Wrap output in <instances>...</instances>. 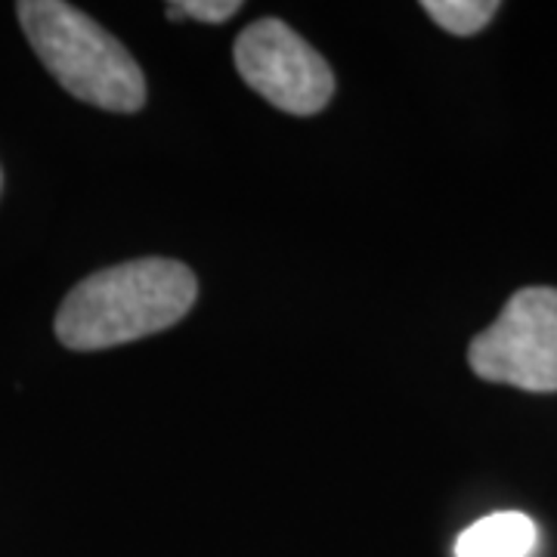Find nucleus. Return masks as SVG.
Segmentation results:
<instances>
[{
  "label": "nucleus",
  "instance_id": "f257e3e1",
  "mask_svg": "<svg viewBox=\"0 0 557 557\" xmlns=\"http://www.w3.org/2000/svg\"><path fill=\"white\" fill-rule=\"evenodd\" d=\"M199 298L196 273L171 258H139L81 278L57 313L69 350H106L177 325Z\"/></svg>",
  "mask_w": 557,
  "mask_h": 557
},
{
  "label": "nucleus",
  "instance_id": "f03ea898",
  "mask_svg": "<svg viewBox=\"0 0 557 557\" xmlns=\"http://www.w3.org/2000/svg\"><path fill=\"white\" fill-rule=\"evenodd\" d=\"M16 10L32 50L72 97L121 115L146 106L139 62L94 16L62 0H22Z\"/></svg>",
  "mask_w": 557,
  "mask_h": 557
},
{
  "label": "nucleus",
  "instance_id": "7ed1b4c3",
  "mask_svg": "<svg viewBox=\"0 0 557 557\" xmlns=\"http://www.w3.org/2000/svg\"><path fill=\"white\" fill-rule=\"evenodd\" d=\"M474 375L530 394L557 391V288L515 292L498 319L468 347Z\"/></svg>",
  "mask_w": 557,
  "mask_h": 557
},
{
  "label": "nucleus",
  "instance_id": "20e7f679",
  "mask_svg": "<svg viewBox=\"0 0 557 557\" xmlns=\"http://www.w3.org/2000/svg\"><path fill=\"white\" fill-rule=\"evenodd\" d=\"M242 81L288 115H317L335 97V72L282 20L251 22L233 47Z\"/></svg>",
  "mask_w": 557,
  "mask_h": 557
},
{
  "label": "nucleus",
  "instance_id": "39448f33",
  "mask_svg": "<svg viewBox=\"0 0 557 557\" xmlns=\"http://www.w3.org/2000/svg\"><path fill=\"white\" fill-rule=\"evenodd\" d=\"M539 545L536 520L498 511L471 523L456 542V557H530Z\"/></svg>",
  "mask_w": 557,
  "mask_h": 557
},
{
  "label": "nucleus",
  "instance_id": "423d86ee",
  "mask_svg": "<svg viewBox=\"0 0 557 557\" xmlns=\"http://www.w3.org/2000/svg\"><path fill=\"white\" fill-rule=\"evenodd\" d=\"M421 10L437 22L443 32L468 38L483 32L498 13L496 0H424Z\"/></svg>",
  "mask_w": 557,
  "mask_h": 557
},
{
  "label": "nucleus",
  "instance_id": "0eeeda50",
  "mask_svg": "<svg viewBox=\"0 0 557 557\" xmlns=\"http://www.w3.org/2000/svg\"><path fill=\"white\" fill-rule=\"evenodd\" d=\"M171 20H196V22H226L242 10L239 0H171L168 7Z\"/></svg>",
  "mask_w": 557,
  "mask_h": 557
},
{
  "label": "nucleus",
  "instance_id": "6e6552de",
  "mask_svg": "<svg viewBox=\"0 0 557 557\" xmlns=\"http://www.w3.org/2000/svg\"><path fill=\"white\" fill-rule=\"evenodd\" d=\"M0 189H3V171H0Z\"/></svg>",
  "mask_w": 557,
  "mask_h": 557
}]
</instances>
